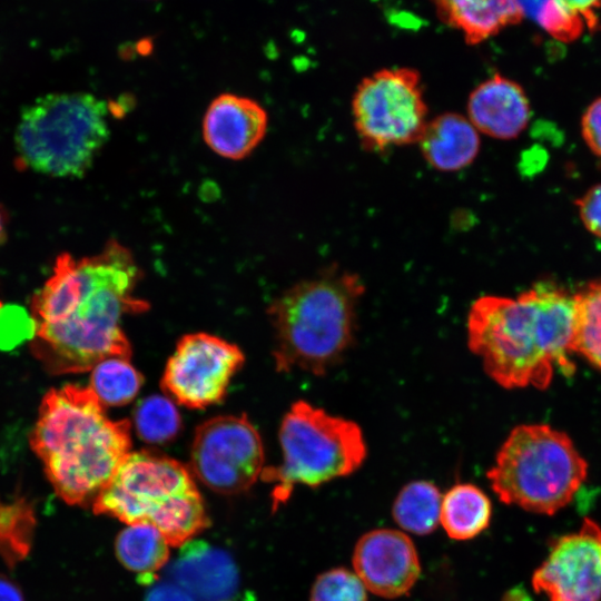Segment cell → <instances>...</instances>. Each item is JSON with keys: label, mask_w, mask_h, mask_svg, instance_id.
<instances>
[{"label": "cell", "mask_w": 601, "mask_h": 601, "mask_svg": "<svg viewBox=\"0 0 601 601\" xmlns=\"http://www.w3.org/2000/svg\"><path fill=\"white\" fill-rule=\"evenodd\" d=\"M577 206L585 228L601 238V184L590 188L577 200Z\"/></svg>", "instance_id": "83f0119b"}, {"label": "cell", "mask_w": 601, "mask_h": 601, "mask_svg": "<svg viewBox=\"0 0 601 601\" xmlns=\"http://www.w3.org/2000/svg\"><path fill=\"white\" fill-rule=\"evenodd\" d=\"M466 117L479 132L506 140L523 132L530 121L531 108L518 82L495 73L472 90Z\"/></svg>", "instance_id": "9a60e30c"}, {"label": "cell", "mask_w": 601, "mask_h": 601, "mask_svg": "<svg viewBox=\"0 0 601 601\" xmlns=\"http://www.w3.org/2000/svg\"><path fill=\"white\" fill-rule=\"evenodd\" d=\"M573 299V353L601 372V278L589 283Z\"/></svg>", "instance_id": "603a6c76"}, {"label": "cell", "mask_w": 601, "mask_h": 601, "mask_svg": "<svg viewBox=\"0 0 601 601\" xmlns=\"http://www.w3.org/2000/svg\"><path fill=\"white\" fill-rule=\"evenodd\" d=\"M243 363L238 346L207 333L188 334L166 364L161 388L184 406L204 408L221 401Z\"/></svg>", "instance_id": "8fae6325"}, {"label": "cell", "mask_w": 601, "mask_h": 601, "mask_svg": "<svg viewBox=\"0 0 601 601\" xmlns=\"http://www.w3.org/2000/svg\"><path fill=\"white\" fill-rule=\"evenodd\" d=\"M3 234H4V229H3V220H2V215H1V211H0V242H1L2 238H3Z\"/></svg>", "instance_id": "d6a6232c"}, {"label": "cell", "mask_w": 601, "mask_h": 601, "mask_svg": "<svg viewBox=\"0 0 601 601\" xmlns=\"http://www.w3.org/2000/svg\"><path fill=\"white\" fill-rule=\"evenodd\" d=\"M145 601H195L183 587L173 582H160L146 594Z\"/></svg>", "instance_id": "f546056e"}, {"label": "cell", "mask_w": 601, "mask_h": 601, "mask_svg": "<svg viewBox=\"0 0 601 601\" xmlns=\"http://www.w3.org/2000/svg\"><path fill=\"white\" fill-rule=\"evenodd\" d=\"M418 145L426 162L440 171H457L476 158L480 132L466 116L445 112L427 121Z\"/></svg>", "instance_id": "e0dca14e"}, {"label": "cell", "mask_w": 601, "mask_h": 601, "mask_svg": "<svg viewBox=\"0 0 601 601\" xmlns=\"http://www.w3.org/2000/svg\"><path fill=\"white\" fill-rule=\"evenodd\" d=\"M442 495L430 481H414L406 484L393 503V518L405 531L425 535L440 523Z\"/></svg>", "instance_id": "7402d4cb"}, {"label": "cell", "mask_w": 601, "mask_h": 601, "mask_svg": "<svg viewBox=\"0 0 601 601\" xmlns=\"http://www.w3.org/2000/svg\"><path fill=\"white\" fill-rule=\"evenodd\" d=\"M311 601H367L358 577L343 568L322 573L313 584Z\"/></svg>", "instance_id": "4316f807"}, {"label": "cell", "mask_w": 601, "mask_h": 601, "mask_svg": "<svg viewBox=\"0 0 601 601\" xmlns=\"http://www.w3.org/2000/svg\"><path fill=\"white\" fill-rule=\"evenodd\" d=\"M279 442L283 462L263 470L262 477L274 483L273 506L285 503L296 484L318 486L355 472L367 453L361 427L298 401L286 413Z\"/></svg>", "instance_id": "ba28073f"}, {"label": "cell", "mask_w": 601, "mask_h": 601, "mask_svg": "<svg viewBox=\"0 0 601 601\" xmlns=\"http://www.w3.org/2000/svg\"><path fill=\"white\" fill-rule=\"evenodd\" d=\"M353 566L366 590L388 599L406 594L421 573L412 540L392 529L365 533L355 545Z\"/></svg>", "instance_id": "4fadbf2b"}, {"label": "cell", "mask_w": 601, "mask_h": 601, "mask_svg": "<svg viewBox=\"0 0 601 601\" xmlns=\"http://www.w3.org/2000/svg\"><path fill=\"white\" fill-rule=\"evenodd\" d=\"M30 445L61 500L92 505L130 453V423L111 420L89 387L65 385L45 395Z\"/></svg>", "instance_id": "3957f363"}, {"label": "cell", "mask_w": 601, "mask_h": 601, "mask_svg": "<svg viewBox=\"0 0 601 601\" xmlns=\"http://www.w3.org/2000/svg\"><path fill=\"white\" fill-rule=\"evenodd\" d=\"M573 331V295L545 282L515 298L481 296L467 316L470 349L510 390H545L556 372L572 374Z\"/></svg>", "instance_id": "7a4b0ae2"}, {"label": "cell", "mask_w": 601, "mask_h": 601, "mask_svg": "<svg viewBox=\"0 0 601 601\" xmlns=\"http://www.w3.org/2000/svg\"><path fill=\"white\" fill-rule=\"evenodd\" d=\"M141 385L142 376L129 358L109 357L91 370L88 387L104 406H119L132 401Z\"/></svg>", "instance_id": "cb8c5ba5"}, {"label": "cell", "mask_w": 601, "mask_h": 601, "mask_svg": "<svg viewBox=\"0 0 601 601\" xmlns=\"http://www.w3.org/2000/svg\"><path fill=\"white\" fill-rule=\"evenodd\" d=\"M486 476L503 503L553 515L573 501L588 463L564 432L522 424L510 432Z\"/></svg>", "instance_id": "8992f818"}, {"label": "cell", "mask_w": 601, "mask_h": 601, "mask_svg": "<svg viewBox=\"0 0 601 601\" xmlns=\"http://www.w3.org/2000/svg\"><path fill=\"white\" fill-rule=\"evenodd\" d=\"M91 508L96 514L127 525L151 524L170 546L184 545L209 524L189 470L171 457L145 450L125 457Z\"/></svg>", "instance_id": "5b68a950"}, {"label": "cell", "mask_w": 601, "mask_h": 601, "mask_svg": "<svg viewBox=\"0 0 601 601\" xmlns=\"http://www.w3.org/2000/svg\"><path fill=\"white\" fill-rule=\"evenodd\" d=\"M170 545L161 532L151 524L127 525L116 538L115 551L119 562L135 572L142 584H150L167 563Z\"/></svg>", "instance_id": "d6986e66"}, {"label": "cell", "mask_w": 601, "mask_h": 601, "mask_svg": "<svg viewBox=\"0 0 601 601\" xmlns=\"http://www.w3.org/2000/svg\"><path fill=\"white\" fill-rule=\"evenodd\" d=\"M2 308V303L0 302V309Z\"/></svg>", "instance_id": "836d02e7"}, {"label": "cell", "mask_w": 601, "mask_h": 601, "mask_svg": "<svg viewBox=\"0 0 601 601\" xmlns=\"http://www.w3.org/2000/svg\"><path fill=\"white\" fill-rule=\"evenodd\" d=\"M435 8L439 18L459 30L470 45L497 35L524 17L521 2L510 0H445L437 1Z\"/></svg>", "instance_id": "ac0fdd59"}, {"label": "cell", "mask_w": 601, "mask_h": 601, "mask_svg": "<svg viewBox=\"0 0 601 601\" xmlns=\"http://www.w3.org/2000/svg\"><path fill=\"white\" fill-rule=\"evenodd\" d=\"M502 601H532L525 589L523 588H513L509 590Z\"/></svg>", "instance_id": "1f68e13d"}, {"label": "cell", "mask_w": 601, "mask_h": 601, "mask_svg": "<svg viewBox=\"0 0 601 601\" xmlns=\"http://www.w3.org/2000/svg\"><path fill=\"white\" fill-rule=\"evenodd\" d=\"M108 108L88 92L51 93L21 115L16 132L20 157L31 169L55 177H79L109 136Z\"/></svg>", "instance_id": "52a82bcc"}, {"label": "cell", "mask_w": 601, "mask_h": 601, "mask_svg": "<svg viewBox=\"0 0 601 601\" xmlns=\"http://www.w3.org/2000/svg\"><path fill=\"white\" fill-rule=\"evenodd\" d=\"M139 268L129 249L110 240L97 255L61 254L31 299V351L51 374L91 371L109 357L130 358L121 319L148 304L134 295Z\"/></svg>", "instance_id": "6da1fadb"}, {"label": "cell", "mask_w": 601, "mask_h": 601, "mask_svg": "<svg viewBox=\"0 0 601 601\" xmlns=\"http://www.w3.org/2000/svg\"><path fill=\"white\" fill-rule=\"evenodd\" d=\"M364 293L358 275L333 268L282 294L268 309L276 370L323 375L336 365L355 338Z\"/></svg>", "instance_id": "277c9868"}, {"label": "cell", "mask_w": 601, "mask_h": 601, "mask_svg": "<svg viewBox=\"0 0 601 601\" xmlns=\"http://www.w3.org/2000/svg\"><path fill=\"white\" fill-rule=\"evenodd\" d=\"M352 115L367 150L385 151L417 142L428 121L420 73L404 67L367 76L355 90Z\"/></svg>", "instance_id": "9c48e42d"}, {"label": "cell", "mask_w": 601, "mask_h": 601, "mask_svg": "<svg viewBox=\"0 0 601 601\" xmlns=\"http://www.w3.org/2000/svg\"><path fill=\"white\" fill-rule=\"evenodd\" d=\"M0 601H24L20 588L9 578L0 574Z\"/></svg>", "instance_id": "4dcf8cb0"}, {"label": "cell", "mask_w": 601, "mask_h": 601, "mask_svg": "<svg viewBox=\"0 0 601 601\" xmlns=\"http://www.w3.org/2000/svg\"><path fill=\"white\" fill-rule=\"evenodd\" d=\"M492 505L487 495L474 484L452 486L441 503L440 523L451 539L470 540L490 524Z\"/></svg>", "instance_id": "ffe728a7"}, {"label": "cell", "mask_w": 601, "mask_h": 601, "mask_svg": "<svg viewBox=\"0 0 601 601\" xmlns=\"http://www.w3.org/2000/svg\"><path fill=\"white\" fill-rule=\"evenodd\" d=\"M263 466V443L246 416L220 415L196 428L190 469L210 490L223 494L242 493L257 481Z\"/></svg>", "instance_id": "30bf717a"}, {"label": "cell", "mask_w": 601, "mask_h": 601, "mask_svg": "<svg viewBox=\"0 0 601 601\" xmlns=\"http://www.w3.org/2000/svg\"><path fill=\"white\" fill-rule=\"evenodd\" d=\"M134 423L141 440L164 444L177 435L180 416L169 397L152 395L139 402L134 413Z\"/></svg>", "instance_id": "d4e9b609"}, {"label": "cell", "mask_w": 601, "mask_h": 601, "mask_svg": "<svg viewBox=\"0 0 601 601\" xmlns=\"http://www.w3.org/2000/svg\"><path fill=\"white\" fill-rule=\"evenodd\" d=\"M582 135L590 149L601 157V97L595 99L584 112Z\"/></svg>", "instance_id": "f1b7e54d"}, {"label": "cell", "mask_w": 601, "mask_h": 601, "mask_svg": "<svg viewBox=\"0 0 601 601\" xmlns=\"http://www.w3.org/2000/svg\"><path fill=\"white\" fill-rule=\"evenodd\" d=\"M531 583L549 601H601V525L584 518L578 530L554 539Z\"/></svg>", "instance_id": "7c38bea8"}, {"label": "cell", "mask_w": 601, "mask_h": 601, "mask_svg": "<svg viewBox=\"0 0 601 601\" xmlns=\"http://www.w3.org/2000/svg\"><path fill=\"white\" fill-rule=\"evenodd\" d=\"M36 524V510L27 497H0V559L8 566H14L30 553Z\"/></svg>", "instance_id": "44dd1931"}, {"label": "cell", "mask_w": 601, "mask_h": 601, "mask_svg": "<svg viewBox=\"0 0 601 601\" xmlns=\"http://www.w3.org/2000/svg\"><path fill=\"white\" fill-rule=\"evenodd\" d=\"M267 127L268 116L259 102L225 92L208 105L203 119V137L215 154L239 160L260 144Z\"/></svg>", "instance_id": "5bb4252c"}, {"label": "cell", "mask_w": 601, "mask_h": 601, "mask_svg": "<svg viewBox=\"0 0 601 601\" xmlns=\"http://www.w3.org/2000/svg\"><path fill=\"white\" fill-rule=\"evenodd\" d=\"M524 16L535 20L554 38L571 41L579 37L584 19L572 1L552 0L521 2Z\"/></svg>", "instance_id": "484cf974"}, {"label": "cell", "mask_w": 601, "mask_h": 601, "mask_svg": "<svg viewBox=\"0 0 601 601\" xmlns=\"http://www.w3.org/2000/svg\"><path fill=\"white\" fill-rule=\"evenodd\" d=\"M177 584L200 601H224L237 585V570L225 552L188 541L174 566Z\"/></svg>", "instance_id": "2e32d148"}]
</instances>
